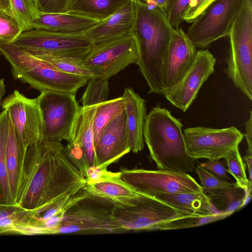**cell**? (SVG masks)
Returning <instances> with one entry per match:
<instances>
[{"instance_id": "1", "label": "cell", "mask_w": 252, "mask_h": 252, "mask_svg": "<svg viewBox=\"0 0 252 252\" xmlns=\"http://www.w3.org/2000/svg\"><path fill=\"white\" fill-rule=\"evenodd\" d=\"M86 185L61 143L41 140L27 149L14 205L36 210L75 194Z\"/></svg>"}, {"instance_id": "2", "label": "cell", "mask_w": 252, "mask_h": 252, "mask_svg": "<svg viewBox=\"0 0 252 252\" xmlns=\"http://www.w3.org/2000/svg\"><path fill=\"white\" fill-rule=\"evenodd\" d=\"M136 14L131 33L136 39L139 58L136 63L149 88V93L163 94L165 58L174 29L164 12L134 0Z\"/></svg>"}, {"instance_id": "3", "label": "cell", "mask_w": 252, "mask_h": 252, "mask_svg": "<svg viewBox=\"0 0 252 252\" xmlns=\"http://www.w3.org/2000/svg\"><path fill=\"white\" fill-rule=\"evenodd\" d=\"M181 122L159 105L146 115L143 137L151 158L158 169L191 172L194 160L189 155Z\"/></svg>"}, {"instance_id": "4", "label": "cell", "mask_w": 252, "mask_h": 252, "mask_svg": "<svg viewBox=\"0 0 252 252\" xmlns=\"http://www.w3.org/2000/svg\"><path fill=\"white\" fill-rule=\"evenodd\" d=\"M0 52L9 63L15 80L40 92L51 90L76 94L89 80L60 71L12 43L0 42Z\"/></svg>"}, {"instance_id": "5", "label": "cell", "mask_w": 252, "mask_h": 252, "mask_svg": "<svg viewBox=\"0 0 252 252\" xmlns=\"http://www.w3.org/2000/svg\"><path fill=\"white\" fill-rule=\"evenodd\" d=\"M115 203L89 193L65 211L54 234H102L124 232L115 221Z\"/></svg>"}, {"instance_id": "6", "label": "cell", "mask_w": 252, "mask_h": 252, "mask_svg": "<svg viewBox=\"0 0 252 252\" xmlns=\"http://www.w3.org/2000/svg\"><path fill=\"white\" fill-rule=\"evenodd\" d=\"M228 36L225 70L236 87L252 100V0H244Z\"/></svg>"}, {"instance_id": "7", "label": "cell", "mask_w": 252, "mask_h": 252, "mask_svg": "<svg viewBox=\"0 0 252 252\" xmlns=\"http://www.w3.org/2000/svg\"><path fill=\"white\" fill-rule=\"evenodd\" d=\"M42 123V140L67 141L80 108L75 94L51 90L40 92L37 97Z\"/></svg>"}, {"instance_id": "8", "label": "cell", "mask_w": 252, "mask_h": 252, "mask_svg": "<svg viewBox=\"0 0 252 252\" xmlns=\"http://www.w3.org/2000/svg\"><path fill=\"white\" fill-rule=\"evenodd\" d=\"M188 217L153 197L143 195L125 204H115L113 218L124 232L153 230L160 223Z\"/></svg>"}, {"instance_id": "9", "label": "cell", "mask_w": 252, "mask_h": 252, "mask_svg": "<svg viewBox=\"0 0 252 252\" xmlns=\"http://www.w3.org/2000/svg\"><path fill=\"white\" fill-rule=\"evenodd\" d=\"M244 0H215L191 22L186 33L196 47L205 49L228 36Z\"/></svg>"}, {"instance_id": "10", "label": "cell", "mask_w": 252, "mask_h": 252, "mask_svg": "<svg viewBox=\"0 0 252 252\" xmlns=\"http://www.w3.org/2000/svg\"><path fill=\"white\" fill-rule=\"evenodd\" d=\"M122 179L139 192L153 197L158 194L195 193L202 187L186 172L158 169H120Z\"/></svg>"}, {"instance_id": "11", "label": "cell", "mask_w": 252, "mask_h": 252, "mask_svg": "<svg viewBox=\"0 0 252 252\" xmlns=\"http://www.w3.org/2000/svg\"><path fill=\"white\" fill-rule=\"evenodd\" d=\"M139 58L136 39L130 33L124 37L94 45L83 58V63L103 80H108Z\"/></svg>"}, {"instance_id": "12", "label": "cell", "mask_w": 252, "mask_h": 252, "mask_svg": "<svg viewBox=\"0 0 252 252\" xmlns=\"http://www.w3.org/2000/svg\"><path fill=\"white\" fill-rule=\"evenodd\" d=\"M33 55H68L83 58L93 43L82 33H63L33 29L22 32L12 42Z\"/></svg>"}, {"instance_id": "13", "label": "cell", "mask_w": 252, "mask_h": 252, "mask_svg": "<svg viewBox=\"0 0 252 252\" xmlns=\"http://www.w3.org/2000/svg\"><path fill=\"white\" fill-rule=\"evenodd\" d=\"M183 132L188 152L194 160L224 158L238 147L244 137L235 126H196L188 127Z\"/></svg>"}, {"instance_id": "14", "label": "cell", "mask_w": 252, "mask_h": 252, "mask_svg": "<svg viewBox=\"0 0 252 252\" xmlns=\"http://www.w3.org/2000/svg\"><path fill=\"white\" fill-rule=\"evenodd\" d=\"M99 104L80 106L64 147L67 155L85 178L96 168L93 125Z\"/></svg>"}, {"instance_id": "15", "label": "cell", "mask_w": 252, "mask_h": 252, "mask_svg": "<svg viewBox=\"0 0 252 252\" xmlns=\"http://www.w3.org/2000/svg\"><path fill=\"white\" fill-rule=\"evenodd\" d=\"M216 59L207 49L197 51L194 61L181 79L174 86L164 90L163 95L184 112L196 98L202 85L215 70Z\"/></svg>"}, {"instance_id": "16", "label": "cell", "mask_w": 252, "mask_h": 252, "mask_svg": "<svg viewBox=\"0 0 252 252\" xmlns=\"http://www.w3.org/2000/svg\"><path fill=\"white\" fill-rule=\"evenodd\" d=\"M0 105L2 110L8 112L26 149L42 140V123L37 97H27L15 90L2 100Z\"/></svg>"}, {"instance_id": "17", "label": "cell", "mask_w": 252, "mask_h": 252, "mask_svg": "<svg viewBox=\"0 0 252 252\" xmlns=\"http://www.w3.org/2000/svg\"><path fill=\"white\" fill-rule=\"evenodd\" d=\"M94 151L95 167L102 170L131 151L125 111L105 127L94 144Z\"/></svg>"}, {"instance_id": "18", "label": "cell", "mask_w": 252, "mask_h": 252, "mask_svg": "<svg viewBox=\"0 0 252 252\" xmlns=\"http://www.w3.org/2000/svg\"><path fill=\"white\" fill-rule=\"evenodd\" d=\"M196 52V46L183 29H174L165 61L164 90L174 86L181 79L191 65Z\"/></svg>"}, {"instance_id": "19", "label": "cell", "mask_w": 252, "mask_h": 252, "mask_svg": "<svg viewBox=\"0 0 252 252\" xmlns=\"http://www.w3.org/2000/svg\"><path fill=\"white\" fill-rule=\"evenodd\" d=\"M85 189L91 194L108 199L118 204H125L144 194L124 181L120 172L96 169L86 178Z\"/></svg>"}, {"instance_id": "20", "label": "cell", "mask_w": 252, "mask_h": 252, "mask_svg": "<svg viewBox=\"0 0 252 252\" xmlns=\"http://www.w3.org/2000/svg\"><path fill=\"white\" fill-rule=\"evenodd\" d=\"M135 14L134 0H130L85 34L94 45L124 37L131 33Z\"/></svg>"}, {"instance_id": "21", "label": "cell", "mask_w": 252, "mask_h": 252, "mask_svg": "<svg viewBox=\"0 0 252 252\" xmlns=\"http://www.w3.org/2000/svg\"><path fill=\"white\" fill-rule=\"evenodd\" d=\"M99 21L70 13H45L38 11L33 19L30 30L41 29L63 33H82Z\"/></svg>"}, {"instance_id": "22", "label": "cell", "mask_w": 252, "mask_h": 252, "mask_svg": "<svg viewBox=\"0 0 252 252\" xmlns=\"http://www.w3.org/2000/svg\"><path fill=\"white\" fill-rule=\"evenodd\" d=\"M130 150L134 153L144 148L143 128L146 117L145 100L132 88H126L123 94Z\"/></svg>"}, {"instance_id": "23", "label": "cell", "mask_w": 252, "mask_h": 252, "mask_svg": "<svg viewBox=\"0 0 252 252\" xmlns=\"http://www.w3.org/2000/svg\"><path fill=\"white\" fill-rule=\"evenodd\" d=\"M153 197L188 216H205L217 214L209 198L203 191L195 193L158 194Z\"/></svg>"}, {"instance_id": "24", "label": "cell", "mask_w": 252, "mask_h": 252, "mask_svg": "<svg viewBox=\"0 0 252 252\" xmlns=\"http://www.w3.org/2000/svg\"><path fill=\"white\" fill-rule=\"evenodd\" d=\"M26 150L10 117L5 147V161L13 205L17 193L21 164Z\"/></svg>"}, {"instance_id": "25", "label": "cell", "mask_w": 252, "mask_h": 252, "mask_svg": "<svg viewBox=\"0 0 252 252\" xmlns=\"http://www.w3.org/2000/svg\"><path fill=\"white\" fill-rule=\"evenodd\" d=\"M130 0H70L67 11L100 21Z\"/></svg>"}, {"instance_id": "26", "label": "cell", "mask_w": 252, "mask_h": 252, "mask_svg": "<svg viewBox=\"0 0 252 252\" xmlns=\"http://www.w3.org/2000/svg\"><path fill=\"white\" fill-rule=\"evenodd\" d=\"M205 193L217 211L231 215L240 209L241 205L248 194L244 189L237 184L231 187L215 189Z\"/></svg>"}, {"instance_id": "27", "label": "cell", "mask_w": 252, "mask_h": 252, "mask_svg": "<svg viewBox=\"0 0 252 252\" xmlns=\"http://www.w3.org/2000/svg\"><path fill=\"white\" fill-rule=\"evenodd\" d=\"M56 69L68 74L83 77L89 80L98 78L86 67L81 57L68 55L39 54L33 55Z\"/></svg>"}, {"instance_id": "28", "label": "cell", "mask_w": 252, "mask_h": 252, "mask_svg": "<svg viewBox=\"0 0 252 252\" xmlns=\"http://www.w3.org/2000/svg\"><path fill=\"white\" fill-rule=\"evenodd\" d=\"M10 115L2 110L0 113V204L13 205L5 161V147Z\"/></svg>"}, {"instance_id": "29", "label": "cell", "mask_w": 252, "mask_h": 252, "mask_svg": "<svg viewBox=\"0 0 252 252\" xmlns=\"http://www.w3.org/2000/svg\"><path fill=\"white\" fill-rule=\"evenodd\" d=\"M125 101L123 96L100 103L94 121V144L108 124L125 111Z\"/></svg>"}, {"instance_id": "30", "label": "cell", "mask_w": 252, "mask_h": 252, "mask_svg": "<svg viewBox=\"0 0 252 252\" xmlns=\"http://www.w3.org/2000/svg\"><path fill=\"white\" fill-rule=\"evenodd\" d=\"M231 214L219 212L205 216H188L166 221L157 225L154 230H170L188 228L202 225L223 219Z\"/></svg>"}, {"instance_id": "31", "label": "cell", "mask_w": 252, "mask_h": 252, "mask_svg": "<svg viewBox=\"0 0 252 252\" xmlns=\"http://www.w3.org/2000/svg\"><path fill=\"white\" fill-rule=\"evenodd\" d=\"M224 158L228 166L227 172L235 178L237 185L244 189L247 194L251 193L252 183L247 178L246 165L241 157L239 148L233 150Z\"/></svg>"}, {"instance_id": "32", "label": "cell", "mask_w": 252, "mask_h": 252, "mask_svg": "<svg viewBox=\"0 0 252 252\" xmlns=\"http://www.w3.org/2000/svg\"><path fill=\"white\" fill-rule=\"evenodd\" d=\"M10 11L19 21L23 32L30 30L39 11L37 0H9Z\"/></svg>"}, {"instance_id": "33", "label": "cell", "mask_w": 252, "mask_h": 252, "mask_svg": "<svg viewBox=\"0 0 252 252\" xmlns=\"http://www.w3.org/2000/svg\"><path fill=\"white\" fill-rule=\"evenodd\" d=\"M88 81L81 98L82 105L98 104L106 100L109 93L108 80L94 78Z\"/></svg>"}, {"instance_id": "34", "label": "cell", "mask_w": 252, "mask_h": 252, "mask_svg": "<svg viewBox=\"0 0 252 252\" xmlns=\"http://www.w3.org/2000/svg\"><path fill=\"white\" fill-rule=\"evenodd\" d=\"M22 32L19 21L10 10L0 8V42L12 43Z\"/></svg>"}, {"instance_id": "35", "label": "cell", "mask_w": 252, "mask_h": 252, "mask_svg": "<svg viewBox=\"0 0 252 252\" xmlns=\"http://www.w3.org/2000/svg\"><path fill=\"white\" fill-rule=\"evenodd\" d=\"M190 0H169L164 9L165 15L175 29L184 21V15Z\"/></svg>"}, {"instance_id": "36", "label": "cell", "mask_w": 252, "mask_h": 252, "mask_svg": "<svg viewBox=\"0 0 252 252\" xmlns=\"http://www.w3.org/2000/svg\"><path fill=\"white\" fill-rule=\"evenodd\" d=\"M196 172L199 177L201 182V186L204 192L215 189L231 187L236 184V183L229 182L218 178L200 165L196 167Z\"/></svg>"}, {"instance_id": "37", "label": "cell", "mask_w": 252, "mask_h": 252, "mask_svg": "<svg viewBox=\"0 0 252 252\" xmlns=\"http://www.w3.org/2000/svg\"><path fill=\"white\" fill-rule=\"evenodd\" d=\"M70 0H37L39 11L45 13H62L67 11Z\"/></svg>"}, {"instance_id": "38", "label": "cell", "mask_w": 252, "mask_h": 252, "mask_svg": "<svg viewBox=\"0 0 252 252\" xmlns=\"http://www.w3.org/2000/svg\"><path fill=\"white\" fill-rule=\"evenodd\" d=\"M215 0H190L184 15V21L191 23L208 6Z\"/></svg>"}, {"instance_id": "39", "label": "cell", "mask_w": 252, "mask_h": 252, "mask_svg": "<svg viewBox=\"0 0 252 252\" xmlns=\"http://www.w3.org/2000/svg\"><path fill=\"white\" fill-rule=\"evenodd\" d=\"M200 165L220 179L227 181L229 179L227 174V168L219 159H208Z\"/></svg>"}, {"instance_id": "40", "label": "cell", "mask_w": 252, "mask_h": 252, "mask_svg": "<svg viewBox=\"0 0 252 252\" xmlns=\"http://www.w3.org/2000/svg\"><path fill=\"white\" fill-rule=\"evenodd\" d=\"M246 132L245 136L248 145L246 154H252V112L250 111V117L245 123Z\"/></svg>"}, {"instance_id": "41", "label": "cell", "mask_w": 252, "mask_h": 252, "mask_svg": "<svg viewBox=\"0 0 252 252\" xmlns=\"http://www.w3.org/2000/svg\"><path fill=\"white\" fill-rule=\"evenodd\" d=\"M18 207L19 206L16 205L0 204V219L12 216Z\"/></svg>"}, {"instance_id": "42", "label": "cell", "mask_w": 252, "mask_h": 252, "mask_svg": "<svg viewBox=\"0 0 252 252\" xmlns=\"http://www.w3.org/2000/svg\"><path fill=\"white\" fill-rule=\"evenodd\" d=\"M150 7L158 8L164 12V9L169 0H139Z\"/></svg>"}, {"instance_id": "43", "label": "cell", "mask_w": 252, "mask_h": 252, "mask_svg": "<svg viewBox=\"0 0 252 252\" xmlns=\"http://www.w3.org/2000/svg\"><path fill=\"white\" fill-rule=\"evenodd\" d=\"M245 161L248 167L249 172V180L252 183V154H246L244 157Z\"/></svg>"}, {"instance_id": "44", "label": "cell", "mask_w": 252, "mask_h": 252, "mask_svg": "<svg viewBox=\"0 0 252 252\" xmlns=\"http://www.w3.org/2000/svg\"><path fill=\"white\" fill-rule=\"evenodd\" d=\"M5 87L4 79L0 78V105L1 104V98L6 92Z\"/></svg>"}, {"instance_id": "45", "label": "cell", "mask_w": 252, "mask_h": 252, "mask_svg": "<svg viewBox=\"0 0 252 252\" xmlns=\"http://www.w3.org/2000/svg\"><path fill=\"white\" fill-rule=\"evenodd\" d=\"M0 8L5 10H10L9 0H0Z\"/></svg>"}, {"instance_id": "46", "label": "cell", "mask_w": 252, "mask_h": 252, "mask_svg": "<svg viewBox=\"0 0 252 252\" xmlns=\"http://www.w3.org/2000/svg\"><path fill=\"white\" fill-rule=\"evenodd\" d=\"M0 55H1V53H0Z\"/></svg>"}]
</instances>
